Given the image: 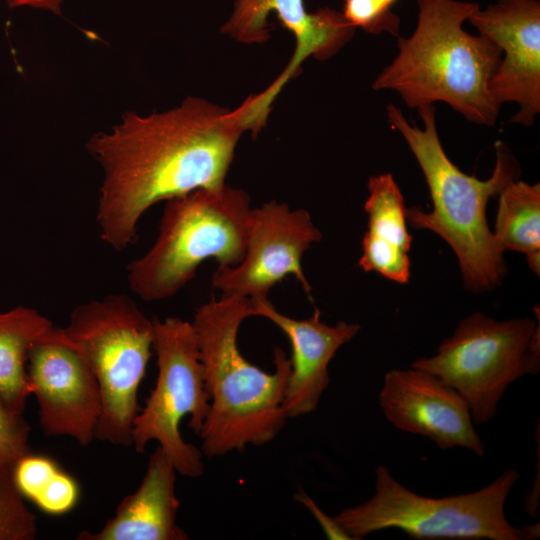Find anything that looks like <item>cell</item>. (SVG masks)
Here are the masks:
<instances>
[{
	"instance_id": "cell-21",
	"label": "cell",
	"mask_w": 540,
	"mask_h": 540,
	"mask_svg": "<svg viewBox=\"0 0 540 540\" xmlns=\"http://www.w3.org/2000/svg\"><path fill=\"white\" fill-rule=\"evenodd\" d=\"M36 534V516L18 491L12 470L0 466V540H32Z\"/></svg>"
},
{
	"instance_id": "cell-13",
	"label": "cell",
	"mask_w": 540,
	"mask_h": 540,
	"mask_svg": "<svg viewBox=\"0 0 540 540\" xmlns=\"http://www.w3.org/2000/svg\"><path fill=\"white\" fill-rule=\"evenodd\" d=\"M468 21L504 52L489 83L493 98L516 103L512 122L530 126L540 111L539 0H496Z\"/></svg>"
},
{
	"instance_id": "cell-16",
	"label": "cell",
	"mask_w": 540,
	"mask_h": 540,
	"mask_svg": "<svg viewBox=\"0 0 540 540\" xmlns=\"http://www.w3.org/2000/svg\"><path fill=\"white\" fill-rule=\"evenodd\" d=\"M176 469L158 446L150 455L136 491L119 503L115 515L97 532L82 531L78 540H186L176 523Z\"/></svg>"
},
{
	"instance_id": "cell-15",
	"label": "cell",
	"mask_w": 540,
	"mask_h": 540,
	"mask_svg": "<svg viewBox=\"0 0 540 540\" xmlns=\"http://www.w3.org/2000/svg\"><path fill=\"white\" fill-rule=\"evenodd\" d=\"M250 301L252 316L273 322L291 344V373L283 404L288 418L313 412L329 386L331 360L342 345L356 336L360 325L344 321L328 325L321 321L318 309L306 319H295L279 312L267 296Z\"/></svg>"
},
{
	"instance_id": "cell-23",
	"label": "cell",
	"mask_w": 540,
	"mask_h": 540,
	"mask_svg": "<svg viewBox=\"0 0 540 540\" xmlns=\"http://www.w3.org/2000/svg\"><path fill=\"white\" fill-rule=\"evenodd\" d=\"M30 426L22 414L11 410L0 398V466L12 470L15 463L31 452Z\"/></svg>"
},
{
	"instance_id": "cell-3",
	"label": "cell",
	"mask_w": 540,
	"mask_h": 540,
	"mask_svg": "<svg viewBox=\"0 0 540 540\" xmlns=\"http://www.w3.org/2000/svg\"><path fill=\"white\" fill-rule=\"evenodd\" d=\"M413 33L398 38V53L373 82L375 90H393L410 108L444 102L467 120L495 124L500 104L489 83L502 52L482 35L463 28L479 7L461 0H415Z\"/></svg>"
},
{
	"instance_id": "cell-19",
	"label": "cell",
	"mask_w": 540,
	"mask_h": 540,
	"mask_svg": "<svg viewBox=\"0 0 540 540\" xmlns=\"http://www.w3.org/2000/svg\"><path fill=\"white\" fill-rule=\"evenodd\" d=\"M493 235L504 252L525 254L529 268L540 270V184L510 181L498 194Z\"/></svg>"
},
{
	"instance_id": "cell-10",
	"label": "cell",
	"mask_w": 540,
	"mask_h": 540,
	"mask_svg": "<svg viewBox=\"0 0 540 540\" xmlns=\"http://www.w3.org/2000/svg\"><path fill=\"white\" fill-rule=\"evenodd\" d=\"M274 14L295 38L293 55L279 76L263 91L252 94L236 108L245 131L258 134L272 103L310 56L323 60L347 42L355 28L342 12L320 8L310 12L304 0H235L221 32L244 44H261L270 38L269 15Z\"/></svg>"
},
{
	"instance_id": "cell-22",
	"label": "cell",
	"mask_w": 540,
	"mask_h": 540,
	"mask_svg": "<svg viewBox=\"0 0 540 540\" xmlns=\"http://www.w3.org/2000/svg\"><path fill=\"white\" fill-rule=\"evenodd\" d=\"M396 0H346L342 14L354 28L370 33L397 34L399 18L392 13Z\"/></svg>"
},
{
	"instance_id": "cell-5",
	"label": "cell",
	"mask_w": 540,
	"mask_h": 540,
	"mask_svg": "<svg viewBox=\"0 0 540 540\" xmlns=\"http://www.w3.org/2000/svg\"><path fill=\"white\" fill-rule=\"evenodd\" d=\"M251 213L248 194L226 184L167 200L155 242L127 266L130 290L144 301H160L176 295L207 259L238 265Z\"/></svg>"
},
{
	"instance_id": "cell-12",
	"label": "cell",
	"mask_w": 540,
	"mask_h": 540,
	"mask_svg": "<svg viewBox=\"0 0 540 540\" xmlns=\"http://www.w3.org/2000/svg\"><path fill=\"white\" fill-rule=\"evenodd\" d=\"M28 376L46 435L69 436L81 446L96 438L102 412L98 382L80 350L57 327L32 346Z\"/></svg>"
},
{
	"instance_id": "cell-9",
	"label": "cell",
	"mask_w": 540,
	"mask_h": 540,
	"mask_svg": "<svg viewBox=\"0 0 540 540\" xmlns=\"http://www.w3.org/2000/svg\"><path fill=\"white\" fill-rule=\"evenodd\" d=\"M153 324L158 375L133 421L131 446L143 453L155 440L177 473L196 478L204 470L203 452L187 443L179 429L189 416V427L199 435L210 407L195 332L191 322L178 317L153 319Z\"/></svg>"
},
{
	"instance_id": "cell-7",
	"label": "cell",
	"mask_w": 540,
	"mask_h": 540,
	"mask_svg": "<svg viewBox=\"0 0 540 540\" xmlns=\"http://www.w3.org/2000/svg\"><path fill=\"white\" fill-rule=\"evenodd\" d=\"M88 362L100 388L96 438L131 446L137 393L152 356L154 324L125 294L78 305L63 328Z\"/></svg>"
},
{
	"instance_id": "cell-20",
	"label": "cell",
	"mask_w": 540,
	"mask_h": 540,
	"mask_svg": "<svg viewBox=\"0 0 540 540\" xmlns=\"http://www.w3.org/2000/svg\"><path fill=\"white\" fill-rule=\"evenodd\" d=\"M12 477L20 494L50 515L70 512L78 503L77 481L45 455L32 451L12 468Z\"/></svg>"
},
{
	"instance_id": "cell-11",
	"label": "cell",
	"mask_w": 540,
	"mask_h": 540,
	"mask_svg": "<svg viewBox=\"0 0 540 540\" xmlns=\"http://www.w3.org/2000/svg\"><path fill=\"white\" fill-rule=\"evenodd\" d=\"M322 239L308 211L291 210L286 203L270 201L252 208L247 247L236 266H218L214 289L223 296L265 297L272 287L293 275L312 300L302 257Z\"/></svg>"
},
{
	"instance_id": "cell-25",
	"label": "cell",
	"mask_w": 540,
	"mask_h": 540,
	"mask_svg": "<svg viewBox=\"0 0 540 540\" xmlns=\"http://www.w3.org/2000/svg\"><path fill=\"white\" fill-rule=\"evenodd\" d=\"M10 8L31 7L44 9L54 14L61 13L63 0H4Z\"/></svg>"
},
{
	"instance_id": "cell-14",
	"label": "cell",
	"mask_w": 540,
	"mask_h": 540,
	"mask_svg": "<svg viewBox=\"0 0 540 540\" xmlns=\"http://www.w3.org/2000/svg\"><path fill=\"white\" fill-rule=\"evenodd\" d=\"M379 403L387 420L399 430L425 436L441 449L462 447L484 455L466 400L425 370L388 371Z\"/></svg>"
},
{
	"instance_id": "cell-1",
	"label": "cell",
	"mask_w": 540,
	"mask_h": 540,
	"mask_svg": "<svg viewBox=\"0 0 540 540\" xmlns=\"http://www.w3.org/2000/svg\"><path fill=\"white\" fill-rule=\"evenodd\" d=\"M243 132L235 110L188 97L164 112L129 111L92 136L86 148L103 172L96 210L101 239L122 251L154 204L224 185Z\"/></svg>"
},
{
	"instance_id": "cell-4",
	"label": "cell",
	"mask_w": 540,
	"mask_h": 540,
	"mask_svg": "<svg viewBox=\"0 0 540 540\" xmlns=\"http://www.w3.org/2000/svg\"><path fill=\"white\" fill-rule=\"evenodd\" d=\"M389 123L403 136L418 161L429 187L433 209L417 206L406 210L415 229L429 230L443 238L454 251L469 291L497 287L506 274L503 251L486 219L491 197L512 180L519 168L503 142L496 144V163L487 180L462 172L446 155L435 122L434 105L418 109L424 128L411 125L394 104L386 107Z\"/></svg>"
},
{
	"instance_id": "cell-6",
	"label": "cell",
	"mask_w": 540,
	"mask_h": 540,
	"mask_svg": "<svg viewBox=\"0 0 540 540\" xmlns=\"http://www.w3.org/2000/svg\"><path fill=\"white\" fill-rule=\"evenodd\" d=\"M519 475L508 469L477 491L435 498L412 492L379 465L373 496L334 519L352 539L394 528L416 539L531 540L539 536V523L516 527L505 516L506 499Z\"/></svg>"
},
{
	"instance_id": "cell-24",
	"label": "cell",
	"mask_w": 540,
	"mask_h": 540,
	"mask_svg": "<svg viewBox=\"0 0 540 540\" xmlns=\"http://www.w3.org/2000/svg\"><path fill=\"white\" fill-rule=\"evenodd\" d=\"M294 498L314 515L329 539H352L334 517L326 515L303 490H299Z\"/></svg>"
},
{
	"instance_id": "cell-18",
	"label": "cell",
	"mask_w": 540,
	"mask_h": 540,
	"mask_svg": "<svg viewBox=\"0 0 540 540\" xmlns=\"http://www.w3.org/2000/svg\"><path fill=\"white\" fill-rule=\"evenodd\" d=\"M56 326L37 310L19 306L0 313V398L22 414L32 388L27 371L29 351Z\"/></svg>"
},
{
	"instance_id": "cell-2",
	"label": "cell",
	"mask_w": 540,
	"mask_h": 540,
	"mask_svg": "<svg viewBox=\"0 0 540 540\" xmlns=\"http://www.w3.org/2000/svg\"><path fill=\"white\" fill-rule=\"evenodd\" d=\"M251 316L250 298L222 296L198 307L191 322L210 396L199 433L201 450L209 458L269 443L288 419L283 404L290 358L275 347V370L268 373L250 363L238 348L240 325Z\"/></svg>"
},
{
	"instance_id": "cell-8",
	"label": "cell",
	"mask_w": 540,
	"mask_h": 540,
	"mask_svg": "<svg viewBox=\"0 0 540 540\" xmlns=\"http://www.w3.org/2000/svg\"><path fill=\"white\" fill-rule=\"evenodd\" d=\"M411 367L455 389L468 403L473 423H486L510 384L539 372V319L497 321L474 313L460 321L435 355L419 358Z\"/></svg>"
},
{
	"instance_id": "cell-17",
	"label": "cell",
	"mask_w": 540,
	"mask_h": 540,
	"mask_svg": "<svg viewBox=\"0 0 540 540\" xmlns=\"http://www.w3.org/2000/svg\"><path fill=\"white\" fill-rule=\"evenodd\" d=\"M369 195L364 208L368 217L358 265L366 272H377L397 283L410 278L408 232L402 193L389 173L370 177Z\"/></svg>"
}]
</instances>
